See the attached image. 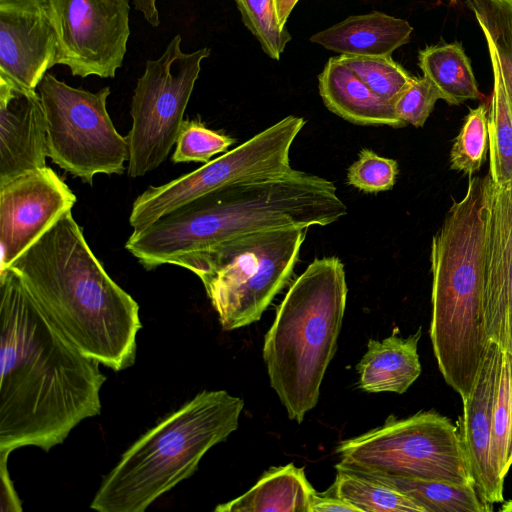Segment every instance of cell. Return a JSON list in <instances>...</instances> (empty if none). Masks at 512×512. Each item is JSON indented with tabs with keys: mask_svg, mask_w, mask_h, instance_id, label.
<instances>
[{
	"mask_svg": "<svg viewBox=\"0 0 512 512\" xmlns=\"http://www.w3.org/2000/svg\"><path fill=\"white\" fill-rule=\"evenodd\" d=\"M0 452H48L101 412L106 377L44 315L11 268L0 271Z\"/></svg>",
	"mask_w": 512,
	"mask_h": 512,
	"instance_id": "cell-1",
	"label": "cell"
},
{
	"mask_svg": "<svg viewBox=\"0 0 512 512\" xmlns=\"http://www.w3.org/2000/svg\"><path fill=\"white\" fill-rule=\"evenodd\" d=\"M347 214L333 182L294 168L238 182L133 230L125 248L147 270L163 264L192 272L220 245L256 231L326 226Z\"/></svg>",
	"mask_w": 512,
	"mask_h": 512,
	"instance_id": "cell-2",
	"label": "cell"
},
{
	"mask_svg": "<svg viewBox=\"0 0 512 512\" xmlns=\"http://www.w3.org/2000/svg\"><path fill=\"white\" fill-rule=\"evenodd\" d=\"M8 268L50 322L83 354L118 372L136 360L139 305L107 274L72 210Z\"/></svg>",
	"mask_w": 512,
	"mask_h": 512,
	"instance_id": "cell-3",
	"label": "cell"
},
{
	"mask_svg": "<svg viewBox=\"0 0 512 512\" xmlns=\"http://www.w3.org/2000/svg\"><path fill=\"white\" fill-rule=\"evenodd\" d=\"M491 178L471 176L431 242L430 338L445 382L462 400L470 395L487 341L483 290Z\"/></svg>",
	"mask_w": 512,
	"mask_h": 512,
	"instance_id": "cell-4",
	"label": "cell"
},
{
	"mask_svg": "<svg viewBox=\"0 0 512 512\" xmlns=\"http://www.w3.org/2000/svg\"><path fill=\"white\" fill-rule=\"evenodd\" d=\"M244 401L225 390H204L138 438L103 478L90 508L144 512L191 477L205 453L238 428Z\"/></svg>",
	"mask_w": 512,
	"mask_h": 512,
	"instance_id": "cell-5",
	"label": "cell"
},
{
	"mask_svg": "<svg viewBox=\"0 0 512 512\" xmlns=\"http://www.w3.org/2000/svg\"><path fill=\"white\" fill-rule=\"evenodd\" d=\"M344 264L313 260L295 279L264 338L270 385L291 420L301 423L319 398L337 347L347 300Z\"/></svg>",
	"mask_w": 512,
	"mask_h": 512,
	"instance_id": "cell-6",
	"label": "cell"
},
{
	"mask_svg": "<svg viewBox=\"0 0 512 512\" xmlns=\"http://www.w3.org/2000/svg\"><path fill=\"white\" fill-rule=\"evenodd\" d=\"M308 228L256 231L234 238L192 270L199 277L223 330L258 321L289 282Z\"/></svg>",
	"mask_w": 512,
	"mask_h": 512,
	"instance_id": "cell-7",
	"label": "cell"
},
{
	"mask_svg": "<svg viewBox=\"0 0 512 512\" xmlns=\"http://www.w3.org/2000/svg\"><path fill=\"white\" fill-rule=\"evenodd\" d=\"M336 452L338 466L359 473L475 486L459 427L434 410L391 417Z\"/></svg>",
	"mask_w": 512,
	"mask_h": 512,
	"instance_id": "cell-8",
	"label": "cell"
},
{
	"mask_svg": "<svg viewBox=\"0 0 512 512\" xmlns=\"http://www.w3.org/2000/svg\"><path fill=\"white\" fill-rule=\"evenodd\" d=\"M38 88L52 162L90 185L97 174H122L129 147L107 112L110 88L93 93L71 87L50 73Z\"/></svg>",
	"mask_w": 512,
	"mask_h": 512,
	"instance_id": "cell-9",
	"label": "cell"
},
{
	"mask_svg": "<svg viewBox=\"0 0 512 512\" xmlns=\"http://www.w3.org/2000/svg\"><path fill=\"white\" fill-rule=\"evenodd\" d=\"M176 35L164 53L146 62L131 102L132 127L126 136L129 147L128 176L137 178L162 164L176 144L184 112L209 48L192 53L181 50Z\"/></svg>",
	"mask_w": 512,
	"mask_h": 512,
	"instance_id": "cell-10",
	"label": "cell"
},
{
	"mask_svg": "<svg viewBox=\"0 0 512 512\" xmlns=\"http://www.w3.org/2000/svg\"><path fill=\"white\" fill-rule=\"evenodd\" d=\"M304 125V118L289 115L200 168L163 185L149 186L134 200L129 224L134 230L144 228L226 186L289 171L290 150Z\"/></svg>",
	"mask_w": 512,
	"mask_h": 512,
	"instance_id": "cell-11",
	"label": "cell"
},
{
	"mask_svg": "<svg viewBox=\"0 0 512 512\" xmlns=\"http://www.w3.org/2000/svg\"><path fill=\"white\" fill-rule=\"evenodd\" d=\"M57 33L56 64L73 76L114 78L130 35L129 0H46Z\"/></svg>",
	"mask_w": 512,
	"mask_h": 512,
	"instance_id": "cell-12",
	"label": "cell"
},
{
	"mask_svg": "<svg viewBox=\"0 0 512 512\" xmlns=\"http://www.w3.org/2000/svg\"><path fill=\"white\" fill-rule=\"evenodd\" d=\"M76 196L50 167L0 185V271L7 269L66 211Z\"/></svg>",
	"mask_w": 512,
	"mask_h": 512,
	"instance_id": "cell-13",
	"label": "cell"
},
{
	"mask_svg": "<svg viewBox=\"0 0 512 512\" xmlns=\"http://www.w3.org/2000/svg\"><path fill=\"white\" fill-rule=\"evenodd\" d=\"M58 38L46 0H0V77L35 90L56 64Z\"/></svg>",
	"mask_w": 512,
	"mask_h": 512,
	"instance_id": "cell-14",
	"label": "cell"
},
{
	"mask_svg": "<svg viewBox=\"0 0 512 512\" xmlns=\"http://www.w3.org/2000/svg\"><path fill=\"white\" fill-rule=\"evenodd\" d=\"M502 349L488 341L470 395L463 402L459 431L471 476L479 496L487 503L503 502L504 480L500 477L493 444L492 414Z\"/></svg>",
	"mask_w": 512,
	"mask_h": 512,
	"instance_id": "cell-15",
	"label": "cell"
},
{
	"mask_svg": "<svg viewBox=\"0 0 512 512\" xmlns=\"http://www.w3.org/2000/svg\"><path fill=\"white\" fill-rule=\"evenodd\" d=\"M47 157L40 95L0 77V185L46 167Z\"/></svg>",
	"mask_w": 512,
	"mask_h": 512,
	"instance_id": "cell-16",
	"label": "cell"
},
{
	"mask_svg": "<svg viewBox=\"0 0 512 512\" xmlns=\"http://www.w3.org/2000/svg\"><path fill=\"white\" fill-rule=\"evenodd\" d=\"M483 330L512 355V206L500 203L487 214Z\"/></svg>",
	"mask_w": 512,
	"mask_h": 512,
	"instance_id": "cell-17",
	"label": "cell"
},
{
	"mask_svg": "<svg viewBox=\"0 0 512 512\" xmlns=\"http://www.w3.org/2000/svg\"><path fill=\"white\" fill-rule=\"evenodd\" d=\"M318 87L325 106L353 124L405 126L396 116L391 101L373 92L338 57L328 60L318 76Z\"/></svg>",
	"mask_w": 512,
	"mask_h": 512,
	"instance_id": "cell-18",
	"label": "cell"
},
{
	"mask_svg": "<svg viewBox=\"0 0 512 512\" xmlns=\"http://www.w3.org/2000/svg\"><path fill=\"white\" fill-rule=\"evenodd\" d=\"M413 28L399 18L374 11L354 15L320 31L310 41L349 56H391L410 40Z\"/></svg>",
	"mask_w": 512,
	"mask_h": 512,
	"instance_id": "cell-19",
	"label": "cell"
},
{
	"mask_svg": "<svg viewBox=\"0 0 512 512\" xmlns=\"http://www.w3.org/2000/svg\"><path fill=\"white\" fill-rule=\"evenodd\" d=\"M421 328L407 338L393 334L382 341L370 339L356 366L359 387L370 393L403 394L421 374L418 342Z\"/></svg>",
	"mask_w": 512,
	"mask_h": 512,
	"instance_id": "cell-20",
	"label": "cell"
},
{
	"mask_svg": "<svg viewBox=\"0 0 512 512\" xmlns=\"http://www.w3.org/2000/svg\"><path fill=\"white\" fill-rule=\"evenodd\" d=\"M317 492L304 468L293 463L273 467L243 495L223 504L217 512H310Z\"/></svg>",
	"mask_w": 512,
	"mask_h": 512,
	"instance_id": "cell-21",
	"label": "cell"
},
{
	"mask_svg": "<svg viewBox=\"0 0 512 512\" xmlns=\"http://www.w3.org/2000/svg\"><path fill=\"white\" fill-rule=\"evenodd\" d=\"M418 65L450 105L482 99L470 59L460 42L427 46L419 51Z\"/></svg>",
	"mask_w": 512,
	"mask_h": 512,
	"instance_id": "cell-22",
	"label": "cell"
},
{
	"mask_svg": "<svg viewBox=\"0 0 512 512\" xmlns=\"http://www.w3.org/2000/svg\"><path fill=\"white\" fill-rule=\"evenodd\" d=\"M362 474L403 493L421 506L425 512H490L493 510V504L484 501L475 486H462L438 480Z\"/></svg>",
	"mask_w": 512,
	"mask_h": 512,
	"instance_id": "cell-23",
	"label": "cell"
},
{
	"mask_svg": "<svg viewBox=\"0 0 512 512\" xmlns=\"http://www.w3.org/2000/svg\"><path fill=\"white\" fill-rule=\"evenodd\" d=\"M486 38L493 71L488 112L489 175L500 187L512 185V113L493 43Z\"/></svg>",
	"mask_w": 512,
	"mask_h": 512,
	"instance_id": "cell-24",
	"label": "cell"
},
{
	"mask_svg": "<svg viewBox=\"0 0 512 512\" xmlns=\"http://www.w3.org/2000/svg\"><path fill=\"white\" fill-rule=\"evenodd\" d=\"M334 495L360 512H425L403 493L371 477L335 466Z\"/></svg>",
	"mask_w": 512,
	"mask_h": 512,
	"instance_id": "cell-25",
	"label": "cell"
},
{
	"mask_svg": "<svg viewBox=\"0 0 512 512\" xmlns=\"http://www.w3.org/2000/svg\"><path fill=\"white\" fill-rule=\"evenodd\" d=\"M494 45L512 113V0H466Z\"/></svg>",
	"mask_w": 512,
	"mask_h": 512,
	"instance_id": "cell-26",
	"label": "cell"
},
{
	"mask_svg": "<svg viewBox=\"0 0 512 512\" xmlns=\"http://www.w3.org/2000/svg\"><path fill=\"white\" fill-rule=\"evenodd\" d=\"M488 112L485 103L469 110L449 153L450 169L469 177L480 170L489 149Z\"/></svg>",
	"mask_w": 512,
	"mask_h": 512,
	"instance_id": "cell-27",
	"label": "cell"
},
{
	"mask_svg": "<svg viewBox=\"0 0 512 512\" xmlns=\"http://www.w3.org/2000/svg\"><path fill=\"white\" fill-rule=\"evenodd\" d=\"M493 444L500 477L512 466V379L508 354L502 350L492 414Z\"/></svg>",
	"mask_w": 512,
	"mask_h": 512,
	"instance_id": "cell-28",
	"label": "cell"
},
{
	"mask_svg": "<svg viewBox=\"0 0 512 512\" xmlns=\"http://www.w3.org/2000/svg\"><path fill=\"white\" fill-rule=\"evenodd\" d=\"M338 59L382 98L392 101L413 80L391 56H349Z\"/></svg>",
	"mask_w": 512,
	"mask_h": 512,
	"instance_id": "cell-29",
	"label": "cell"
},
{
	"mask_svg": "<svg viewBox=\"0 0 512 512\" xmlns=\"http://www.w3.org/2000/svg\"><path fill=\"white\" fill-rule=\"evenodd\" d=\"M244 25L259 41L263 51L279 60L291 40L286 26L279 24L275 0H234Z\"/></svg>",
	"mask_w": 512,
	"mask_h": 512,
	"instance_id": "cell-30",
	"label": "cell"
},
{
	"mask_svg": "<svg viewBox=\"0 0 512 512\" xmlns=\"http://www.w3.org/2000/svg\"><path fill=\"white\" fill-rule=\"evenodd\" d=\"M235 140L211 130L200 119L184 120L172 155L174 163H207L219 153L227 152Z\"/></svg>",
	"mask_w": 512,
	"mask_h": 512,
	"instance_id": "cell-31",
	"label": "cell"
},
{
	"mask_svg": "<svg viewBox=\"0 0 512 512\" xmlns=\"http://www.w3.org/2000/svg\"><path fill=\"white\" fill-rule=\"evenodd\" d=\"M396 160L380 156L364 148L358 159L349 167L347 182L366 193H378L392 189L398 175Z\"/></svg>",
	"mask_w": 512,
	"mask_h": 512,
	"instance_id": "cell-32",
	"label": "cell"
},
{
	"mask_svg": "<svg viewBox=\"0 0 512 512\" xmlns=\"http://www.w3.org/2000/svg\"><path fill=\"white\" fill-rule=\"evenodd\" d=\"M441 95L425 77H414L412 82L392 101L396 116L405 124L422 127Z\"/></svg>",
	"mask_w": 512,
	"mask_h": 512,
	"instance_id": "cell-33",
	"label": "cell"
},
{
	"mask_svg": "<svg viewBox=\"0 0 512 512\" xmlns=\"http://www.w3.org/2000/svg\"><path fill=\"white\" fill-rule=\"evenodd\" d=\"M8 456L9 453L0 452L1 511L20 512L22 511L21 501L13 487L7 469Z\"/></svg>",
	"mask_w": 512,
	"mask_h": 512,
	"instance_id": "cell-34",
	"label": "cell"
},
{
	"mask_svg": "<svg viewBox=\"0 0 512 512\" xmlns=\"http://www.w3.org/2000/svg\"><path fill=\"white\" fill-rule=\"evenodd\" d=\"M310 512H360L358 508L334 496L316 494Z\"/></svg>",
	"mask_w": 512,
	"mask_h": 512,
	"instance_id": "cell-35",
	"label": "cell"
},
{
	"mask_svg": "<svg viewBox=\"0 0 512 512\" xmlns=\"http://www.w3.org/2000/svg\"><path fill=\"white\" fill-rule=\"evenodd\" d=\"M136 10L140 11L146 21L153 27H157L160 23L159 13L156 7V0H133Z\"/></svg>",
	"mask_w": 512,
	"mask_h": 512,
	"instance_id": "cell-36",
	"label": "cell"
},
{
	"mask_svg": "<svg viewBox=\"0 0 512 512\" xmlns=\"http://www.w3.org/2000/svg\"><path fill=\"white\" fill-rule=\"evenodd\" d=\"M299 0H275L279 24L284 27L286 21Z\"/></svg>",
	"mask_w": 512,
	"mask_h": 512,
	"instance_id": "cell-37",
	"label": "cell"
},
{
	"mask_svg": "<svg viewBox=\"0 0 512 512\" xmlns=\"http://www.w3.org/2000/svg\"><path fill=\"white\" fill-rule=\"evenodd\" d=\"M501 510L502 511H512V501L505 503V505H503Z\"/></svg>",
	"mask_w": 512,
	"mask_h": 512,
	"instance_id": "cell-38",
	"label": "cell"
},
{
	"mask_svg": "<svg viewBox=\"0 0 512 512\" xmlns=\"http://www.w3.org/2000/svg\"><path fill=\"white\" fill-rule=\"evenodd\" d=\"M507 191V194H508V197L510 199V202H511V205H512V185L511 186H507V187H504Z\"/></svg>",
	"mask_w": 512,
	"mask_h": 512,
	"instance_id": "cell-39",
	"label": "cell"
},
{
	"mask_svg": "<svg viewBox=\"0 0 512 512\" xmlns=\"http://www.w3.org/2000/svg\"><path fill=\"white\" fill-rule=\"evenodd\" d=\"M508 356H509L510 363H511V379H512V355L508 354Z\"/></svg>",
	"mask_w": 512,
	"mask_h": 512,
	"instance_id": "cell-40",
	"label": "cell"
},
{
	"mask_svg": "<svg viewBox=\"0 0 512 512\" xmlns=\"http://www.w3.org/2000/svg\"><path fill=\"white\" fill-rule=\"evenodd\" d=\"M451 3L455 4L458 2V0H449Z\"/></svg>",
	"mask_w": 512,
	"mask_h": 512,
	"instance_id": "cell-41",
	"label": "cell"
}]
</instances>
